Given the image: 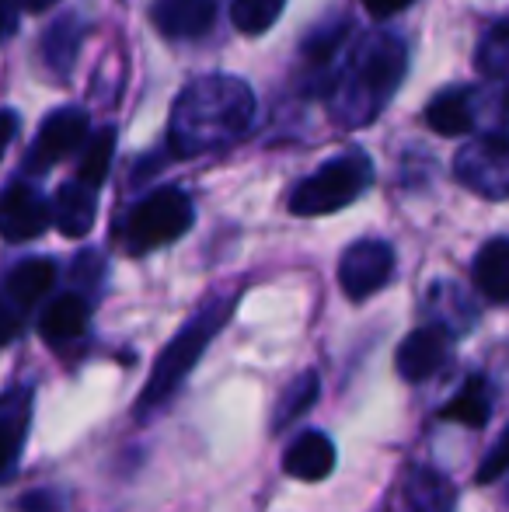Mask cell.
<instances>
[{"label":"cell","mask_w":509,"mask_h":512,"mask_svg":"<svg viewBox=\"0 0 509 512\" xmlns=\"http://www.w3.org/2000/svg\"><path fill=\"white\" fill-rule=\"evenodd\" d=\"M28 418H32V394L28 391H7L0 398V478L18 460V450L28 436Z\"/></svg>","instance_id":"5bb4252c"},{"label":"cell","mask_w":509,"mask_h":512,"mask_svg":"<svg viewBox=\"0 0 509 512\" xmlns=\"http://www.w3.org/2000/svg\"><path fill=\"white\" fill-rule=\"evenodd\" d=\"M283 471L297 481H321L335 471V446L325 432H304L290 443Z\"/></svg>","instance_id":"4fadbf2b"},{"label":"cell","mask_w":509,"mask_h":512,"mask_svg":"<svg viewBox=\"0 0 509 512\" xmlns=\"http://www.w3.org/2000/svg\"><path fill=\"white\" fill-rule=\"evenodd\" d=\"M14 133H18V115H14L11 108H4V112H0V154H4L7 143L14 140Z\"/></svg>","instance_id":"f546056e"},{"label":"cell","mask_w":509,"mask_h":512,"mask_svg":"<svg viewBox=\"0 0 509 512\" xmlns=\"http://www.w3.org/2000/svg\"><path fill=\"white\" fill-rule=\"evenodd\" d=\"M408 4H415V0H363L367 14H374V18H391V14L405 11Z\"/></svg>","instance_id":"f1b7e54d"},{"label":"cell","mask_w":509,"mask_h":512,"mask_svg":"<svg viewBox=\"0 0 509 512\" xmlns=\"http://www.w3.org/2000/svg\"><path fill=\"white\" fill-rule=\"evenodd\" d=\"M98 216V189H88L74 178V182L60 185L53 199V223L63 237H84L91 234Z\"/></svg>","instance_id":"7c38bea8"},{"label":"cell","mask_w":509,"mask_h":512,"mask_svg":"<svg viewBox=\"0 0 509 512\" xmlns=\"http://www.w3.org/2000/svg\"><path fill=\"white\" fill-rule=\"evenodd\" d=\"M196 213L182 189H157L126 220V244L129 251H154L171 244L192 227Z\"/></svg>","instance_id":"5b68a950"},{"label":"cell","mask_w":509,"mask_h":512,"mask_svg":"<svg viewBox=\"0 0 509 512\" xmlns=\"http://www.w3.org/2000/svg\"><path fill=\"white\" fill-rule=\"evenodd\" d=\"M374 182V164L363 150H349V154L335 157V161L321 164L311 178L293 189L290 213L293 216H325L335 209H346L349 203L363 196Z\"/></svg>","instance_id":"277c9868"},{"label":"cell","mask_w":509,"mask_h":512,"mask_svg":"<svg viewBox=\"0 0 509 512\" xmlns=\"http://www.w3.org/2000/svg\"><path fill=\"white\" fill-rule=\"evenodd\" d=\"M21 317H25L21 310H14L4 297H0V349L21 331Z\"/></svg>","instance_id":"83f0119b"},{"label":"cell","mask_w":509,"mask_h":512,"mask_svg":"<svg viewBox=\"0 0 509 512\" xmlns=\"http://www.w3.org/2000/svg\"><path fill=\"white\" fill-rule=\"evenodd\" d=\"M440 415L450 418V422L482 429V425L489 422V415H492V398H489V384H485V377H468V380H464V387L454 394V401H450Z\"/></svg>","instance_id":"d6986e66"},{"label":"cell","mask_w":509,"mask_h":512,"mask_svg":"<svg viewBox=\"0 0 509 512\" xmlns=\"http://www.w3.org/2000/svg\"><path fill=\"white\" fill-rule=\"evenodd\" d=\"M255 98L234 77H206L182 91L171 115V147L178 154H203L241 136L252 122Z\"/></svg>","instance_id":"6da1fadb"},{"label":"cell","mask_w":509,"mask_h":512,"mask_svg":"<svg viewBox=\"0 0 509 512\" xmlns=\"http://www.w3.org/2000/svg\"><path fill=\"white\" fill-rule=\"evenodd\" d=\"M283 7H286V0H231V21L238 32L262 35L265 28L276 25Z\"/></svg>","instance_id":"603a6c76"},{"label":"cell","mask_w":509,"mask_h":512,"mask_svg":"<svg viewBox=\"0 0 509 512\" xmlns=\"http://www.w3.org/2000/svg\"><path fill=\"white\" fill-rule=\"evenodd\" d=\"M112 154H116V129L105 126L98 133H91L81 150V161H77V182L88 185V189H98L112 168Z\"/></svg>","instance_id":"ffe728a7"},{"label":"cell","mask_w":509,"mask_h":512,"mask_svg":"<svg viewBox=\"0 0 509 512\" xmlns=\"http://www.w3.org/2000/svg\"><path fill=\"white\" fill-rule=\"evenodd\" d=\"M506 471H509V429L503 432V436H499V443L492 446L489 453H485V460H482V467H478L475 481H478V485H492V481H499Z\"/></svg>","instance_id":"484cf974"},{"label":"cell","mask_w":509,"mask_h":512,"mask_svg":"<svg viewBox=\"0 0 509 512\" xmlns=\"http://www.w3.org/2000/svg\"><path fill=\"white\" fill-rule=\"evenodd\" d=\"M475 95L471 88H450L429 102L426 108V122L433 126V133L440 136H464L475 129Z\"/></svg>","instance_id":"e0dca14e"},{"label":"cell","mask_w":509,"mask_h":512,"mask_svg":"<svg viewBox=\"0 0 509 512\" xmlns=\"http://www.w3.org/2000/svg\"><path fill=\"white\" fill-rule=\"evenodd\" d=\"M18 506L21 512H60V495H53L49 488H39V492H28Z\"/></svg>","instance_id":"4316f807"},{"label":"cell","mask_w":509,"mask_h":512,"mask_svg":"<svg viewBox=\"0 0 509 512\" xmlns=\"http://www.w3.org/2000/svg\"><path fill=\"white\" fill-rule=\"evenodd\" d=\"M346 32H349V25H325L321 32H314L311 39L304 42V53L311 56L314 63H328L335 56V49L342 46Z\"/></svg>","instance_id":"d4e9b609"},{"label":"cell","mask_w":509,"mask_h":512,"mask_svg":"<svg viewBox=\"0 0 509 512\" xmlns=\"http://www.w3.org/2000/svg\"><path fill=\"white\" fill-rule=\"evenodd\" d=\"M84 328H88V300L77 297V293L56 297L39 317V335L46 338L49 345L70 342V338L84 335Z\"/></svg>","instance_id":"ac0fdd59"},{"label":"cell","mask_w":509,"mask_h":512,"mask_svg":"<svg viewBox=\"0 0 509 512\" xmlns=\"http://www.w3.org/2000/svg\"><path fill=\"white\" fill-rule=\"evenodd\" d=\"M53 220V209L46 206V199L28 185H11L0 196V237L11 244L35 241L42 230Z\"/></svg>","instance_id":"9c48e42d"},{"label":"cell","mask_w":509,"mask_h":512,"mask_svg":"<svg viewBox=\"0 0 509 512\" xmlns=\"http://www.w3.org/2000/svg\"><path fill=\"white\" fill-rule=\"evenodd\" d=\"M150 18L168 39H196L217 21V0H154Z\"/></svg>","instance_id":"8fae6325"},{"label":"cell","mask_w":509,"mask_h":512,"mask_svg":"<svg viewBox=\"0 0 509 512\" xmlns=\"http://www.w3.org/2000/svg\"><path fill=\"white\" fill-rule=\"evenodd\" d=\"M231 310H234V300H213V304H206L168 345H164L154 370H150L147 384H143L136 408L147 411V408L161 405V401H168L171 394L178 391V384H182V380L196 370L199 359H203V352H206V345L213 342V335L224 328Z\"/></svg>","instance_id":"7a4b0ae2"},{"label":"cell","mask_w":509,"mask_h":512,"mask_svg":"<svg viewBox=\"0 0 509 512\" xmlns=\"http://www.w3.org/2000/svg\"><path fill=\"white\" fill-rule=\"evenodd\" d=\"M394 276V248L384 241H356L339 262V286L349 300L381 293Z\"/></svg>","instance_id":"52a82bcc"},{"label":"cell","mask_w":509,"mask_h":512,"mask_svg":"<svg viewBox=\"0 0 509 512\" xmlns=\"http://www.w3.org/2000/svg\"><path fill=\"white\" fill-rule=\"evenodd\" d=\"M14 28V21H11V7H7V0H0V39H4L7 32Z\"/></svg>","instance_id":"1f68e13d"},{"label":"cell","mask_w":509,"mask_h":512,"mask_svg":"<svg viewBox=\"0 0 509 512\" xmlns=\"http://www.w3.org/2000/svg\"><path fill=\"white\" fill-rule=\"evenodd\" d=\"M478 293L492 304H509V237H496L475 255L471 265Z\"/></svg>","instance_id":"2e32d148"},{"label":"cell","mask_w":509,"mask_h":512,"mask_svg":"<svg viewBox=\"0 0 509 512\" xmlns=\"http://www.w3.org/2000/svg\"><path fill=\"white\" fill-rule=\"evenodd\" d=\"M478 70L489 77L509 74V25H499L489 32V39L482 42V53H478Z\"/></svg>","instance_id":"cb8c5ba5"},{"label":"cell","mask_w":509,"mask_h":512,"mask_svg":"<svg viewBox=\"0 0 509 512\" xmlns=\"http://www.w3.org/2000/svg\"><path fill=\"white\" fill-rule=\"evenodd\" d=\"M88 136H91L88 112H84V108H74V105L60 108V112H53L46 122H42L39 136H35V143L25 154V168L32 171V175H42V171L56 168L63 157H70L74 150H84Z\"/></svg>","instance_id":"8992f818"},{"label":"cell","mask_w":509,"mask_h":512,"mask_svg":"<svg viewBox=\"0 0 509 512\" xmlns=\"http://www.w3.org/2000/svg\"><path fill=\"white\" fill-rule=\"evenodd\" d=\"M318 391H321L318 373H300V377L283 391L276 411H272V432H283L286 425H293L297 418H304L307 411L314 408V401H318Z\"/></svg>","instance_id":"44dd1931"},{"label":"cell","mask_w":509,"mask_h":512,"mask_svg":"<svg viewBox=\"0 0 509 512\" xmlns=\"http://www.w3.org/2000/svg\"><path fill=\"white\" fill-rule=\"evenodd\" d=\"M81 21L70 14V18H63L60 25L49 28L46 35V63L56 70V74H67L70 67H74V56H77V46H81Z\"/></svg>","instance_id":"7402d4cb"},{"label":"cell","mask_w":509,"mask_h":512,"mask_svg":"<svg viewBox=\"0 0 509 512\" xmlns=\"http://www.w3.org/2000/svg\"><path fill=\"white\" fill-rule=\"evenodd\" d=\"M457 178L489 199L509 196V140L485 136L457 157Z\"/></svg>","instance_id":"ba28073f"},{"label":"cell","mask_w":509,"mask_h":512,"mask_svg":"<svg viewBox=\"0 0 509 512\" xmlns=\"http://www.w3.org/2000/svg\"><path fill=\"white\" fill-rule=\"evenodd\" d=\"M14 4H18L21 11H28V14H42V11H49L56 0H14Z\"/></svg>","instance_id":"4dcf8cb0"},{"label":"cell","mask_w":509,"mask_h":512,"mask_svg":"<svg viewBox=\"0 0 509 512\" xmlns=\"http://www.w3.org/2000/svg\"><path fill=\"white\" fill-rule=\"evenodd\" d=\"M405 74V46L394 35H374L363 42L360 56L346 77V108L349 119H370L377 115Z\"/></svg>","instance_id":"3957f363"},{"label":"cell","mask_w":509,"mask_h":512,"mask_svg":"<svg viewBox=\"0 0 509 512\" xmlns=\"http://www.w3.org/2000/svg\"><path fill=\"white\" fill-rule=\"evenodd\" d=\"M450 356V335L440 328V324H429V328H415L405 342L398 345V356H394V366L398 373L408 380V384H419V380H429Z\"/></svg>","instance_id":"30bf717a"},{"label":"cell","mask_w":509,"mask_h":512,"mask_svg":"<svg viewBox=\"0 0 509 512\" xmlns=\"http://www.w3.org/2000/svg\"><path fill=\"white\" fill-rule=\"evenodd\" d=\"M56 283V265L49 258H28L21 262L18 269L7 276L4 283V300L11 304L14 310L25 314L28 307H35Z\"/></svg>","instance_id":"9a60e30c"}]
</instances>
